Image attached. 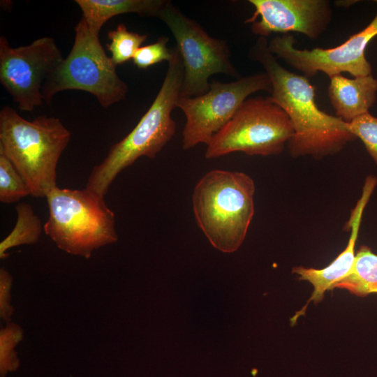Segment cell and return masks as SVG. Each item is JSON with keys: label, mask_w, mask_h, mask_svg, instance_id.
I'll return each instance as SVG.
<instances>
[{"label": "cell", "mask_w": 377, "mask_h": 377, "mask_svg": "<svg viewBox=\"0 0 377 377\" xmlns=\"http://www.w3.org/2000/svg\"><path fill=\"white\" fill-rule=\"evenodd\" d=\"M249 57L264 67L272 82L269 98L292 122L294 133L288 143L292 157L311 156L320 159L339 152L356 139L349 130V123L318 108L315 87L309 78L283 67L269 50L266 38H258Z\"/></svg>", "instance_id": "obj_1"}, {"label": "cell", "mask_w": 377, "mask_h": 377, "mask_svg": "<svg viewBox=\"0 0 377 377\" xmlns=\"http://www.w3.org/2000/svg\"><path fill=\"white\" fill-rule=\"evenodd\" d=\"M168 61L167 73L155 99L134 128L114 144L106 157L94 166L85 188L105 197L117 176L141 156L154 158L176 131L171 117L180 96L184 67L176 46Z\"/></svg>", "instance_id": "obj_2"}, {"label": "cell", "mask_w": 377, "mask_h": 377, "mask_svg": "<svg viewBox=\"0 0 377 377\" xmlns=\"http://www.w3.org/2000/svg\"><path fill=\"white\" fill-rule=\"evenodd\" d=\"M71 132L54 117L32 121L7 105L0 111V151L10 161L31 195L46 198L57 187V167Z\"/></svg>", "instance_id": "obj_3"}, {"label": "cell", "mask_w": 377, "mask_h": 377, "mask_svg": "<svg viewBox=\"0 0 377 377\" xmlns=\"http://www.w3.org/2000/svg\"><path fill=\"white\" fill-rule=\"evenodd\" d=\"M255 183L242 172L212 170L196 184V222L216 249L232 253L243 243L254 214Z\"/></svg>", "instance_id": "obj_4"}, {"label": "cell", "mask_w": 377, "mask_h": 377, "mask_svg": "<svg viewBox=\"0 0 377 377\" xmlns=\"http://www.w3.org/2000/svg\"><path fill=\"white\" fill-rule=\"evenodd\" d=\"M49 217L43 230L61 250L85 258L117 241L114 212L105 197L87 188H53L46 196Z\"/></svg>", "instance_id": "obj_5"}, {"label": "cell", "mask_w": 377, "mask_h": 377, "mask_svg": "<svg viewBox=\"0 0 377 377\" xmlns=\"http://www.w3.org/2000/svg\"><path fill=\"white\" fill-rule=\"evenodd\" d=\"M116 65L82 17L75 27V39L68 56L45 82L42 94L49 103L64 90H82L93 94L103 108L125 98L127 84L118 76Z\"/></svg>", "instance_id": "obj_6"}, {"label": "cell", "mask_w": 377, "mask_h": 377, "mask_svg": "<svg viewBox=\"0 0 377 377\" xmlns=\"http://www.w3.org/2000/svg\"><path fill=\"white\" fill-rule=\"evenodd\" d=\"M293 133L288 114L269 96L248 98L213 136L205 156L212 159L237 151L249 156L278 155Z\"/></svg>", "instance_id": "obj_7"}, {"label": "cell", "mask_w": 377, "mask_h": 377, "mask_svg": "<svg viewBox=\"0 0 377 377\" xmlns=\"http://www.w3.org/2000/svg\"><path fill=\"white\" fill-rule=\"evenodd\" d=\"M172 34L180 54L184 79L180 97H193L207 92L209 79L216 73L241 77L230 61V51L224 40L210 36L194 20L167 1L158 17Z\"/></svg>", "instance_id": "obj_8"}, {"label": "cell", "mask_w": 377, "mask_h": 377, "mask_svg": "<svg viewBox=\"0 0 377 377\" xmlns=\"http://www.w3.org/2000/svg\"><path fill=\"white\" fill-rule=\"evenodd\" d=\"M272 82L265 73L241 77L224 83L210 82L209 91L193 97H179L176 107L185 114L182 147L189 149L198 144L207 145L234 116L242 103L258 91L271 94Z\"/></svg>", "instance_id": "obj_9"}, {"label": "cell", "mask_w": 377, "mask_h": 377, "mask_svg": "<svg viewBox=\"0 0 377 377\" xmlns=\"http://www.w3.org/2000/svg\"><path fill=\"white\" fill-rule=\"evenodd\" d=\"M63 59L52 37L17 47L0 37V82L19 110L31 112L43 105V86Z\"/></svg>", "instance_id": "obj_10"}, {"label": "cell", "mask_w": 377, "mask_h": 377, "mask_svg": "<svg viewBox=\"0 0 377 377\" xmlns=\"http://www.w3.org/2000/svg\"><path fill=\"white\" fill-rule=\"evenodd\" d=\"M376 36L377 12L365 28L339 46L300 50L294 46L295 40L293 34H283L268 42V49L276 58L301 71L307 78L318 72H323L329 77L341 73H348L356 77L371 75L372 68L365 57V50Z\"/></svg>", "instance_id": "obj_11"}, {"label": "cell", "mask_w": 377, "mask_h": 377, "mask_svg": "<svg viewBox=\"0 0 377 377\" xmlns=\"http://www.w3.org/2000/svg\"><path fill=\"white\" fill-rule=\"evenodd\" d=\"M254 12L244 21L258 37L272 33L302 34L318 38L329 27L332 11L328 0H249Z\"/></svg>", "instance_id": "obj_12"}, {"label": "cell", "mask_w": 377, "mask_h": 377, "mask_svg": "<svg viewBox=\"0 0 377 377\" xmlns=\"http://www.w3.org/2000/svg\"><path fill=\"white\" fill-rule=\"evenodd\" d=\"M377 185V177L369 175L366 177L362 195L350 212V218L344 226L346 231L350 230V237L345 249L327 267L323 269L297 266L292 272L298 275L299 279L309 282L313 291L302 309L297 311L290 318L293 325L297 319L304 315L311 302L315 304L320 302L326 291L332 290L334 286L346 277L350 272L355 258V244L357 240L364 210Z\"/></svg>", "instance_id": "obj_13"}, {"label": "cell", "mask_w": 377, "mask_h": 377, "mask_svg": "<svg viewBox=\"0 0 377 377\" xmlns=\"http://www.w3.org/2000/svg\"><path fill=\"white\" fill-rule=\"evenodd\" d=\"M330 80L329 99L336 116L345 122L369 112L376 101L377 79L372 75L350 79L339 74Z\"/></svg>", "instance_id": "obj_14"}, {"label": "cell", "mask_w": 377, "mask_h": 377, "mask_svg": "<svg viewBox=\"0 0 377 377\" xmlns=\"http://www.w3.org/2000/svg\"><path fill=\"white\" fill-rule=\"evenodd\" d=\"M82 17L90 29L99 34L104 24L114 16L136 13L142 16L158 17L165 0H76Z\"/></svg>", "instance_id": "obj_15"}, {"label": "cell", "mask_w": 377, "mask_h": 377, "mask_svg": "<svg viewBox=\"0 0 377 377\" xmlns=\"http://www.w3.org/2000/svg\"><path fill=\"white\" fill-rule=\"evenodd\" d=\"M334 288L347 290L357 297L377 293V254L370 247L361 246L350 273L337 283Z\"/></svg>", "instance_id": "obj_16"}, {"label": "cell", "mask_w": 377, "mask_h": 377, "mask_svg": "<svg viewBox=\"0 0 377 377\" xmlns=\"http://www.w3.org/2000/svg\"><path fill=\"white\" fill-rule=\"evenodd\" d=\"M17 221L10 234L0 243V258L8 256L6 251L15 246L36 243L43 229L39 217L32 206L20 202L15 207Z\"/></svg>", "instance_id": "obj_17"}, {"label": "cell", "mask_w": 377, "mask_h": 377, "mask_svg": "<svg viewBox=\"0 0 377 377\" xmlns=\"http://www.w3.org/2000/svg\"><path fill=\"white\" fill-rule=\"evenodd\" d=\"M148 36L130 31L124 24H119L115 29L108 33L110 40L107 50L111 53V59L116 66L133 59L135 52L147 40Z\"/></svg>", "instance_id": "obj_18"}, {"label": "cell", "mask_w": 377, "mask_h": 377, "mask_svg": "<svg viewBox=\"0 0 377 377\" xmlns=\"http://www.w3.org/2000/svg\"><path fill=\"white\" fill-rule=\"evenodd\" d=\"M31 195L27 183L10 161L0 151V201L10 204Z\"/></svg>", "instance_id": "obj_19"}, {"label": "cell", "mask_w": 377, "mask_h": 377, "mask_svg": "<svg viewBox=\"0 0 377 377\" xmlns=\"http://www.w3.org/2000/svg\"><path fill=\"white\" fill-rule=\"evenodd\" d=\"M23 339V330L18 325L8 323L0 330V375L6 377L8 372L17 370L20 360L15 350L16 345Z\"/></svg>", "instance_id": "obj_20"}, {"label": "cell", "mask_w": 377, "mask_h": 377, "mask_svg": "<svg viewBox=\"0 0 377 377\" xmlns=\"http://www.w3.org/2000/svg\"><path fill=\"white\" fill-rule=\"evenodd\" d=\"M349 130L362 140L377 165V117L369 112L362 114L349 123Z\"/></svg>", "instance_id": "obj_21"}, {"label": "cell", "mask_w": 377, "mask_h": 377, "mask_svg": "<svg viewBox=\"0 0 377 377\" xmlns=\"http://www.w3.org/2000/svg\"><path fill=\"white\" fill-rule=\"evenodd\" d=\"M168 41V37L161 36L152 44L141 46L132 59L134 65L146 69L163 61L168 62L172 57V49L167 46Z\"/></svg>", "instance_id": "obj_22"}, {"label": "cell", "mask_w": 377, "mask_h": 377, "mask_svg": "<svg viewBox=\"0 0 377 377\" xmlns=\"http://www.w3.org/2000/svg\"><path fill=\"white\" fill-rule=\"evenodd\" d=\"M13 278L10 273L3 267L0 269V316L8 322L13 313L14 309L11 306L10 288Z\"/></svg>", "instance_id": "obj_23"}, {"label": "cell", "mask_w": 377, "mask_h": 377, "mask_svg": "<svg viewBox=\"0 0 377 377\" xmlns=\"http://www.w3.org/2000/svg\"><path fill=\"white\" fill-rule=\"evenodd\" d=\"M355 1H336L335 4H337L339 7L342 6V7H344V8L345 7L347 8V6H346L347 4H348V6L349 7L353 3H354L353 2H355Z\"/></svg>", "instance_id": "obj_24"}]
</instances>
